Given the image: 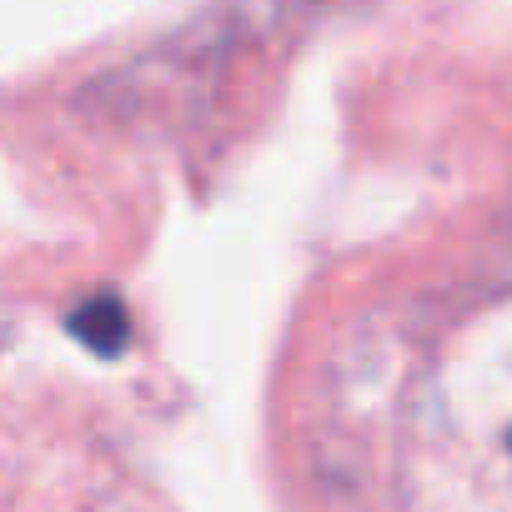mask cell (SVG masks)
Instances as JSON below:
<instances>
[{
	"mask_svg": "<svg viewBox=\"0 0 512 512\" xmlns=\"http://www.w3.org/2000/svg\"><path fill=\"white\" fill-rule=\"evenodd\" d=\"M71 337H81L96 357H121L131 342V317L121 297H91L71 312Z\"/></svg>",
	"mask_w": 512,
	"mask_h": 512,
	"instance_id": "obj_1",
	"label": "cell"
}]
</instances>
